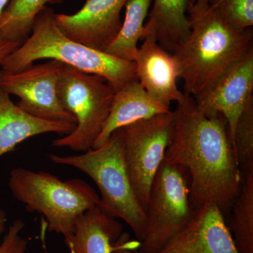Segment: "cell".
I'll return each instance as SVG.
<instances>
[{
	"instance_id": "obj_9",
	"label": "cell",
	"mask_w": 253,
	"mask_h": 253,
	"mask_svg": "<svg viewBox=\"0 0 253 253\" xmlns=\"http://www.w3.org/2000/svg\"><path fill=\"white\" fill-rule=\"evenodd\" d=\"M64 66L56 60H47L17 72L1 69L0 85L8 94L18 96V107L31 116L76 126V118L63 109L58 96V81Z\"/></svg>"
},
{
	"instance_id": "obj_13",
	"label": "cell",
	"mask_w": 253,
	"mask_h": 253,
	"mask_svg": "<svg viewBox=\"0 0 253 253\" xmlns=\"http://www.w3.org/2000/svg\"><path fill=\"white\" fill-rule=\"evenodd\" d=\"M134 62L138 81L158 102L170 107L172 101L184 99L176 85L179 69L175 58L159 45L152 32L145 37Z\"/></svg>"
},
{
	"instance_id": "obj_18",
	"label": "cell",
	"mask_w": 253,
	"mask_h": 253,
	"mask_svg": "<svg viewBox=\"0 0 253 253\" xmlns=\"http://www.w3.org/2000/svg\"><path fill=\"white\" fill-rule=\"evenodd\" d=\"M151 1L152 0H128L122 26L105 52L125 61H134L139 49L138 42L148 34L144 22Z\"/></svg>"
},
{
	"instance_id": "obj_17",
	"label": "cell",
	"mask_w": 253,
	"mask_h": 253,
	"mask_svg": "<svg viewBox=\"0 0 253 253\" xmlns=\"http://www.w3.org/2000/svg\"><path fill=\"white\" fill-rule=\"evenodd\" d=\"M191 0H154L145 24L152 32L159 45L168 52H174L185 41L191 31L188 11Z\"/></svg>"
},
{
	"instance_id": "obj_4",
	"label": "cell",
	"mask_w": 253,
	"mask_h": 253,
	"mask_svg": "<svg viewBox=\"0 0 253 253\" xmlns=\"http://www.w3.org/2000/svg\"><path fill=\"white\" fill-rule=\"evenodd\" d=\"M51 162L77 168L94 181L100 191L97 206L106 214L126 221L141 243L146 237V213L131 186L124 158L121 129L99 147L81 155L49 154Z\"/></svg>"
},
{
	"instance_id": "obj_19",
	"label": "cell",
	"mask_w": 253,
	"mask_h": 253,
	"mask_svg": "<svg viewBox=\"0 0 253 253\" xmlns=\"http://www.w3.org/2000/svg\"><path fill=\"white\" fill-rule=\"evenodd\" d=\"M66 0H10L0 18V40L22 44L31 34L35 20L46 4Z\"/></svg>"
},
{
	"instance_id": "obj_15",
	"label": "cell",
	"mask_w": 253,
	"mask_h": 253,
	"mask_svg": "<svg viewBox=\"0 0 253 253\" xmlns=\"http://www.w3.org/2000/svg\"><path fill=\"white\" fill-rule=\"evenodd\" d=\"M75 126L66 123L44 121L26 113L15 104L10 94L0 85V157L16 149L33 136L46 133L65 136Z\"/></svg>"
},
{
	"instance_id": "obj_16",
	"label": "cell",
	"mask_w": 253,
	"mask_h": 253,
	"mask_svg": "<svg viewBox=\"0 0 253 253\" xmlns=\"http://www.w3.org/2000/svg\"><path fill=\"white\" fill-rule=\"evenodd\" d=\"M123 229L119 221L96 206L78 218L65 244L71 253H112Z\"/></svg>"
},
{
	"instance_id": "obj_7",
	"label": "cell",
	"mask_w": 253,
	"mask_h": 253,
	"mask_svg": "<svg viewBox=\"0 0 253 253\" xmlns=\"http://www.w3.org/2000/svg\"><path fill=\"white\" fill-rule=\"evenodd\" d=\"M188 172L163 161L155 176L146 206V233L140 253H159L192 217Z\"/></svg>"
},
{
	"instance_id": "obj_26",
	"label": "cell",
	"mask_w": 253,
	"mask_h": 253,
	"mask_svg": "<svg viewBox=\"0 0 253 253\" xmlns=\"http://www.w3.org/2000/svg\"><path fill=\"white\" fill-rule=\"evenodd\" d=\"M218 0H191V2L199 6H208L215 4Z\"/></svg>"
},
{
	"instance_id": "obj_20",
	"label": "cell",
	"mask_w": 253,
	"mask_h": 253,
	"mask_svg": "<svg viewBox=\"0 0 253 253\" xmlns=\"http://www.w3.org/2000/svg\"><path fill=\"white\" fill-rule=\"evenodd\" d=\"M226 223L239 253H253V170L244 175L242 185Z\"/></svg>"
},
{
	"instance_id": "obj_8",
	"label": "cell",
	"mask_w": 253,
	"mask_h": 253,
	"mask_svg": "<svg viewBox=\"0 0 253 253\" xmlns=\"http://www.w3.org/2000/svg\"><path fill=\"white\" fill-rule=\"evenodd\" d=\"M174 118L171 111L121 128L126 170L144 211L151 184L172 140Z\"/></svg>"
},
{
	"instance_id": "obj_25",
	"label": "cell",
	"mask_w": 253,
	"mask_h": 253,
	"mask_svg": "<svg viewBox=\"0 0 253 253\" xmlns=\"http://www.w3.org/2000/svg\"><path fill=\"white\" fill-rule=\"evenodd\" d=\"M6 214L4 211L0 208V236L4 232L6 228ZM1 243V240H0Z\"/></svg>"
},
{
	"instance_id": "obj_2",
	"label": "cell",
	"mask_w": 253,
	"mask_h": 253,
	"mask_svg": "<svg viewBox=\"0 0 253 253\" xmlns=\"http://www.w3.org/2000/svg\"><path fill=\"white\" fill-rule=\"evenodd\" d=\"M191 31L174 52L184 94L196 96L253 50V28L239 30L211 5L190 3Z\"/></svg>"
},
{
	"instance_id": "obj_27",
	"label": "cell",
	"mask_w": 253,
	"mask_h": 253,
	"mask_svg": "<svg viewBox=\"0 0 253 253\" xmlns=\"http://www.w3.org/2000/svg\"><path fill=\"white\" fill-rule=\"evenodd\" d=\"M9 0H0V18L2 14L3 11L6 7V5L9 3Z\"/></svg>"
},
{
	"instance_id": "obj_23",
	"label": "cell",
	"mask_w": 253,
	"mask_h": 253,
	"mask_svg": "<svg viewBox=\"0 0 253 253\" xmlns=\"http://www.w3.org/2000/svg\"><path fill=\"white\" fill-rule=\"evenodd\" d=\"M24 226L21 219H16L11 223L0 243V253H26L28 241L21 234Z\"/></svg>"
},
{
	"instance_id": "obj_14",
	"label": "cell",
	"mask_w": 253,
	"mask_h": 253,
	"mask_svg": "<svg viewBox=\"0 0 253 253\" xmlns=\"http://www.w3.org/2000/svg\"><path fill=\"white\" fill-rule=\"evenodd\" d=\"M169 112L170 107L150 96L138 80L131 81L115 93L109 116L92 149L104 144L115 131L121 128Z\"/></svg>"
},
{
	"instance_id": "obj_5",
	"label": "cell",
	"mask_w": 253,
	"mask_h": 253,
	"mask_svg": "<svg viewBox=\"0 0 253 253\" xmlns=\"http://www.w3.org/2000/svg\"><path fill=\"white\" fill-rule=\"evenodd\" d=\"M9 187L26 211L45 218L49 231L72 234L81 214L97 206L99 196L89 184L80 179L62 181L43 171L15 168L10 172Z\"/></svg>"
},
{
	"instance_id": "obj_3",
	"label": "cell",
	"mask_w": 253,
	"mask_h": 253,
	"mask_svg": "<svg viewBox=\"0 0 253 253\" xmlns=\"http://www.w3.org/2000/svg\"><path fill=\"white\" fill-rule=\"evenodd\" d=\"M56 60L65 66L104 78L115 91L137 80L134 61H125L70 39L61 31L51 8L38 14L31 34L2 61L1 70L17 72L38 60Z\"/></svg>"
},
{
	"instance_id": "obj_12",
	"label": "cell",
	"mask_w": 253,
	"mask_h": 253,
	"mask_svg": "<svg viewBox=\"0 0 253 253\" xmlns=\"http://www.w3.org/2000/svg\"><path fill=\"white\" fill-rule=\"evenodd\" d=\"M159 253H239L224 214L208 203L194 210L192 217Z\"/></svg>"
},
{
	"instance_id": "obj_24",
	"label": "cell",
	"mask_w": 253,
	"mask_h": 253,
	"mask_svg": "<svg viewBox=\"0 0 253 253\" xmlns=\"http://www.w3.org/2000/svg\"><path fill=\"white\" fill-rule=\"evenodd\" d=\"M20 45L21 44L16 42L0 40V68L5 58L17 49Z\"/></svg>"
},
{
	"instance_id": "obj_28",
	"label": "cell",
	"mask_w": 253,
	"mask_h": 253,
	"mask_svg": "<svg viewBox=\"0 0 253 253\" xmlns=\"http://www.w3.org/2000/svg\"><path fill=\"white\" fill-rule=\"evenodd\" d=\"M45 232H41V238L42 240V244H43V249H44V253H48L47 249H46V245H45V240H44V235H45V234H44Z\"/></svg>"
},
{
	"instance_id": "obj_10",
	"label": "cell",
	"mask_w": 253,
	"mask_h": 253,
	"mask_svg": "<svg viewBox=\"0 0 253 253\" xmlns=\"http://www.w3.org/2000/svg\"><path fill=\"white\" fill-rule=\"evenodd\" d=\"M252 96L253 50L233 65L212 85L195 96L194 101L205 116L213 117L220 114L224 118L234 148L236 125Z\"/></svg>"
},
{
	"instance_id": "obj_6",
	"label": "cell",
	"mask_w": 253,
	"mask_h": 253,
	"mask_svg": "<svg viewBox=\"0 0 253 253\" xmlns=\"http://www.w3.org/2000/svg\"><path fill=\"white\" fill-rule=\"evenodd\" d=\"M63 109L76 118V126L52 146L85 152L92 148L109 116L116 91L104 78L64 66L57 84Z\"/></svg>"
},
{
	"instance_id": "obj_1",
	"label": "cell",
	"mask_w": 253,
	"mask_h": 253,
	"mask_svg": "<svg viewBox=\"0 0 253 253\" xmlns=\"http://www.w3.org/2000/svg\"><path fill=\"white\" fill-rule=\"evenodd\" d=\"M174 111V131L165 161L189 174L193 209L211 203L226 214L239 194L244 176L225 119L220 114L205 116L194 98L186 94Z\"/></svg>"
},
{
	"instance_id": "obj_11",
	"label": "cell",
	"mask_w": 253,
	"mask_h": 253,
	"mask_svg": "<svg viewBox=\"0 0 253 253\" xmlns=\"http://www.w3.org/2000/svg\"><path fill=\"white\" fill-rule=\"evenodd\" d=\"M127 1L86 0L75 14H56V23L70 39L104 51L122 26L121 12Z\"/></svg>"
},
{
	"instance_id": "obj_22",
	"label": "cell",
	"mask_w": 253,
	"mask_h": 253,
	"mask_svg": "<svg viewBox=\"0 0 253 253\" xmlns=\"http://www.w3.org/2000/svg\"><path fill=\"white\" fill-rule=\"evenodd\" d=\"M228 24L239 30L253 26V0H218L211 5Z\"/></svg>"
},
{
	"instance_id": "obj_21",
	"label": "cell",
	"mask_w": 253,
	"mask_h": 253,
	"mask_svg": "<svg viewBox=\"0 0 253 253\" xmlns=\"http://www.w3.org/2000/svg\"><path fill=\"white\" fill-rule=\"evenodd\" d=\"M234 149L243 176L253 170V96L245 106L236 125Z\"/></svg>"
}]
</instances>
